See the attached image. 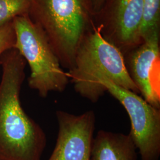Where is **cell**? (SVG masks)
Instances as JSON below:
<instances>
[{"mask_svg": "<svg viewBox=\"0 0 160 160\" xmlns=\"http://www.w3.org/2000/svg\"><path fill=\"white\" fill-rule=\"evenodd\" d=\"M0 160H41L46 135L20 102L26 62L16 49L0 58Z\"/></svg>", "mask_w": 160, "mask_h": 160, "instance_id": "cell-1", "label": "cell"}, {"mask_svg": "<svg viewBox=\"0 0 160 160\" xmlns=\"http://www.w3.org/2000/svg\"><path fill=\"white\" fill-rule=\"evenodd\" d=\"M28 15L45 34L62 68H73L82 40L96 26L92 0H29Z\"/></svg>", "mask_w": 160, "mask_h": 160, "instance_id": "cell-2", "label": "cell"}, {"mask_svg": "<svg viewBox=\"0 0 160 160\" xmlns=\"http://www.w3.org/2000/svg\"><path fill=\"white\" fill-rule=\"evenodd\" d=\"M67 73L75 91L93 103L104 94L95 81L100 75L122 88L139 93L128 72L123 54L103 38L96 25L82 40L74 66Z\"/></svg>", "mask_w": 160, "mask_h": 160, "instance_id": "cell-3", "label": "cell"}, {"mask_svg": "<svg viewBox=\"0 0 160 160\" xmlns=\"http://www.w3.org/2000/svg\"><path fill=\"white\" fill-rule=\"evenodd\" d=\"M16 49L30 68L29 87L42 98L51 92H62L68 86V73L62 68L45 34L28 15L13 20Z\"/></svg>", "mask_w": 160, "mask_h": 160, "instance_id": "cell-4", "label": "cell"}, {"mask_svg": "<svg viewBox=\"0 0 160 160\" xmlns=\"http://www.w3.org/2000/svg\"><path fill=\"white\" fill-rule=\"evenodd\" d=\"M96 84L105 93L117 99L129 116V135L142 160H158L160 155V109L155 108L138 94L115 84L104 76L96 77Z\"/></svg>", "mask_w": 160, "mask_h": 160, "instance_id": "cell-5", "label": "cell"}, {"mask_svg": "<svg viewBox=\"0 0 160 160\" xmlns=\"http://www.w3.org/2000/svg\"><path fill=\"white\" fill-rule=\"evenodd\" d=\"M142 14V0H105L96 16V25L124 57L142 42L139 35Z\"/></svg>", "mask_w": 160, "mask_h": 160, "instance_id": "cell-6", "label": "cell"}, {"mask_svg": "<svg viewBox=\"0 0 160 160\" xmlns=\"http://www.w3.org/2000/svg\"><path fill=\"white\" fill-rule=\"evenodd\" d=\"M128 72L142 98L160 109V30L124 56Z\"/></svg>", "mask_w": 160, "mask_h": 160, "instance_id": "cell-7", "label": "cell"}, {"mask_svg": "<svg viewBox=\"0 0 160 160\" xmlns=\"http://www.w3.org/2000/svg\"><path fill=\"white\" fill-rule=\"evenodd\" d=\"M56 145L48 160H91L96 116L89 110L76 114L58 110Z\"/></svg>", "mask_w": 160, "mask_h": 160, "instance_id": "cell-8", "label": "cell"}, {"mask_svg": "<svg viewBox=\"0 0 160 160\" xmlns=\"http://www.w3.org/2000/svg\"><path fill=\"white\" fill-rule=\"evenodd\" d=\"M91 160H137L131 136L100 130L93 139Z\"/></svg>", "mask_w": 160, "mask_h": 160, "instance_id": "cell-9", "label": "cell"}, {"mask_svg": "<svg viewBox=\"0 0 160 160\" xmlns=\"http://www.w3.org/2000/svg\"><path fill=\"white\" fill-rule=\"evenodd\" d=\"M160 0H142V14L139 29L142 41L155 30H160Z\"/></svg>", "mask_w": 160, "mask_h": 160, "instance_id": "cell-10", "label": "cell"}, {"mask_svg": "<svg viewBox=\"0 0 160 160\" xmlns=\"http://www.w3.org/2000/svg\"><path fill=\"white\" fill-rule=\"evenodd\" d=\"M29 0H0V26L28 15Z\"/></svg>", "mask_w": 160, "mask_h": 160, "instance_id": "cell-11", "label": "cell"}, {"mask_svg": "<svg viewBox=\"0 0 160 160\" xmlns=\"http://www.w3.org/2000/svg\"><path fill=\"white\" fill-rule=\"evenodd\" d=\"M15 44L16 33L12 21L0 26V58L6 52L14 48Z\"/></svg>", "mask_w": 160, "mask_h": 160, "instance_id": "cell-12", "label": "cell"}, {"mask_svg": "<svg viewBox=\"0 0 160 160\" xmlns=\"http://www.w3.org/2000/svg\"><path fill=\"white\" fill-rule=\"evenodd\" d=\"M92 1L93 10L95 16H96L102 8L105 0H92Z\"/></svg>", "mask_w": 160, "mask_h": 160, "instance_id": "cell-13", "label": "cell"}]
</instances>
